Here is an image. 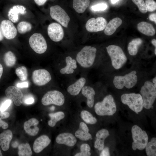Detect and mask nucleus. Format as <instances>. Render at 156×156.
Wrapping results in <instances>:
<instances>
[{
  "label": "nucleus",
  "mask_w": 156,
  "mask_h": 156,
  "mask_svg": "<svg viewBox=\"0 0 156 156\" xmlns=\"http://www.w3.org/2000/svg\"><path fill=\"white\" fill-rule=\"evenodd\" d=\"M96 51L95 47L91 46H85L77 54V61L83 68L90 67L94 62Z\"/></svg>",
  "instance_id": "f257e3e1"
},
{
  "label": "nucleus",
  "mask_w": 156,
  "mask_h": 156,
  "mask_svg": "<svg viewBox=\"0 0 156 156\" xmlns=\"http://www.w3.org/2000/svg\"><path fill=\"white\" fill-rule=\"evenodd\" d=\"M94 109L96 114L100 116L112 115L116 111L114 99L110 94L105 96L101 101L96 103Z\"/></svg>",
  "instance_id": "f03ea898"
},
{
  "label": "nucleus",
  "mask_w": 156,
  "mask_h": 156,
  "mask_svg": "<svg viewBox=\"0 0 156 156\" xmlns=\"http://www.w3.org/2000/svg\"><path fill=\"white\" fill-rule=\"evenodd\" d=\"M106 49L111 59L113 66L116 69L121 68L127 60L121 48L117 45H110L106 47Z\"/></svg>",
  "instance_id": "7ed1b4c3"
},
{
  "label": "nucleus",
  "mask_w": 156,
  "mask_h": 156,
  "mask_svg": "<svg viewBox=\"0 0 156 156\" xmlns=\"http://www.w3.org/2000/svg\"><path fill=\"white\" fill-rule=\"evenodd\" d=\"M156 88L151 82L146 81L142 86L140 93L142 97L144 107L146 109L153 108L156 98Z\"/></svg>",
  "instance_id": "20e7f679"
},
{
  "label": "nucleus",
  "mask_w": 156,
  "mask_h": 156,
  "mask_svg": "<svg viewBox=\"0 0 156 156\" xmlns=\"http://www.w3.org/2000/svg\"><path fill=\"white\" fill-rule=\"evenodd\" d=\"M133 142L132 148L133 150L144 149L148 142V136L146 132L137 125L133 126L131 129Z\"/></svg>",
  "instance_id": "39448f33"
},
{
  "label": "nucleus",
  "mask_w": 156,
  "mask_h": 156,
  "mask_svg": "<svg viewBox=\"0 0 156 156\" xmlns=\"http://www.w3.org/2000/svg\"><path fill=\"white\" fill-rule=\"evenodd\" d=\"M121 99L122 103L127 105L136 114L141 112L143 108L142 97L139 94L134 93L125 94L121 95Z\"/></svg>",
  "instance_id": "423d86ee"
},
{
  "label": "nucleus",
  "mask_w": 156,
  "mask_h": 156,
  "mask_svg": "<svg viewBox=\"0 0 156 156\" xmlns=\"http://www.w3.org/2000/svg\"><path fill=\"white\" fill-rule=\"evenodd\" d=\"M136 73L135 71L133 70L124 76H115L113 81L114 86L118 89H122L124 87L128 89L133 88L138 81Z\"/></svg>",
  "instance_id": "0eeeda50"
},
{
  "label": "nucleus",
  "mask_w": 156,
  "mask_h": 156,
  "mask_svg": "<svg viewBox=\"0 0 156 156\" xmlns=\"http://www.w3.org/2000/svg\"><path fill=\"white\" fill-rule=\"evenodd\" d=\"M65 97L63 94L57 90L49 91L43 96L42 100V104L47 106L51 104L61 106L64 103Z\"/></svg>",
  "instance_id": "6e6552de"
},
{
  "label": "nucleus",
  "mask_w": 156,
  "mask_h": 156,
  "mask_svg": "<svg viewBox=\"0 0 156 156\" xmlns=\"http://www.w3.org/2000/svg\"><path fill=\"white\" fill-rule=\"evenodd\" d=\"M29 41L30 47L36 53L41 54L46 51L47 47V43L41 34H34L30 37Z\"/></svg>",
  "instance_id": "1a4fd4ad"
},
{
  "label": "nucleus",
  "mask_w": 156,
  "mask_h": 156,
  "mask_svg": "<svg viewBox=\"0 0 156 156\" xmlns=\"http://www.w3.org/2000/svg\"><path fill=\"white\" fill-rule=\"evenodd\" d=\"M50 9L51 18L63 27H67L70 18L66 12L58 5L52 6Z\"/></svg>",
  "instance_id": "9d476101"
},
{
  "label": "nucleus",
  "mask_w": 156,
  "mask_h": 156,
  "mask_svg": "<svg viewBox=\"0 0 156 156\" xmlns=\"http://www.w3.org/2000/svg\"><path fill=\"white\" fill-rule=\"evenodd\" d=\"M32 78L33 82L38 86H44L51 79L50 73L46 69H39L34 70L32 73Z\"/></svg>",
  "instance_id": "9b49d317"
},
{
  "label": "nucleus",
  "mask_w": 156,
  "mask_h": 156,
  "mask_svg": "<svg viewBox=\"0 0 156 156\" xmlns=\"http://www.w3.org/2000/svg\"><path fill=\"white\" fill-rule=\"evenodd\" d=\"M106 20L102 17L95 18H92L86 22L85 27L87 31L90 32H97L104 30L107 25Z\"/></svg>",
  "instance_id": "f8f14e48"
},
{
  "label": "nucleus",
  "mask_w": 156,
  "mask_h": 156,
  "mask_svg": "<svg viewBox=\"0 0 156 156\" xmlns=\"http://www.w3.org/2000/svg\"><path fill=\"white\" fill-rule=\"evenodd\" d=\"M47 32L49 38L54 42L60 41L64 37V30L61 25L57 23L50 24L47 28Z\"/></svg>",
  "instance_id": "ddd939ff"
},
{
  "label": "nucleus",
  "mask_w": 156,
  "mask_h": 156,
  "mask_svg": "<svg viewBox=\"0 0 156 156\" xmlns=\"http://www.w3.org/2000/svg\"><path fill=\"white\" fill-rule=\"evenodd\" d=\"M1 29L3 36L7 39L14 38L17 34V29L13 23L10 20H4L1 24Z\"/></svg>",
  "instance_id": "4468645a"
},
{
  "label": "nucleus",
  "mask_w": 156,
  "mask_h": 156,
  "mask_svg": "<svg viewBox=\"0 0 156 156\" xmlns=\"http://www.w3.org/2000/svg\"><path fill=\"white\" fill-rule=\"evenodd\" d=\"M5 93L8 97L13 101L16 105L19 106L21 105L23 94L18 88L14 86H9L5 90Z\"/></svg>",
  "instance_id": "2eb2a0df"
},
{
  "label": "nucleus",
  "mask_w": 156,
  "mask_h": 156,
  "mask_svg": "<svg viewBox=\"0 0 156 156\" xmlns=\"http://www.w3.org/2000/svg\"><path fill=\"white\" fill-rule=\"evenodd\" d=\"M55 141L58 144H64L69 147L74 146L77 142L75 135L68 132L62 133L59 134L57 136Z\"/></svg>",
  "instance_id": "dca6fc26"
},
{
  "label": "nucleus",
  "mask_w": 156,
  "mask_h": 156,
  "mask_svg": "<svg viewBox=\"0 0 156 156\" xmlns=\"http://www.w3.org/2000/svg\"><path fill=\"white\" fill-rule=\"evenodd\" d=\"M51 140L46 135H42L37 138L35 140L33 146L34 152L38 153L41 152L50 144Z\"/></svg>",
  "instance_id": "f3484780"
},
{
  "label": "nucleus",
  "mask_w": 156,
  "mask_h": 156,
  "mask_svg": "<svg viewBox=\"0 0 156 156\" xmlns=\"http://www.w3.org/2000/svg\"><path fill=\"white\" fill-rule=\"evenodd\" d=\"M27 12L26 8L23 5H16L13 6L9 10L8 16L9 19L12 22L16 23L19 20V15H24Z\"/></svg>",
  "instance_id": "a211bd4d"
},
{
  "label": "nucleus",
  "mask_w": 156,
  "mask_h": 156,
  "mask_svg": "<svg viewBox=\"0 0 156 156\" xmlns=\"http://www.w3.org/2000/svg\"><path fill=\"white\" fill-rule=\"evenodd\" d=\"M39 123V121L36 119L34 118H30L24 123V130L29 135L35 136L39 131V128L37 126Z\"/></svg>",
  "instance_id": "6ab92c4d"
},
{
  "label": "nucleus",
  "mask_w": 156,
  "mask_h": 156,
  "mask_svg": "<svg viewBox=\"0 0 156 156\" xmlns=\"http://www.w3.org/2000/svg\"><path fill=\"white\" fill-rule=\"evenodd\" d=\"M89 128L84 122H81L79 124V129L75 131V135L76 138L82 141H87L92 139V136L89 133Z\"/></svg>",
  "instance_id": "aec40b11"
},
{
  "label": "nucleus",
  "mask_w": 156,
  "mask_h": 156,
  "mask_svg": "<svg viewBox=\"0 0 156 156\" xmlns=\"http://www.w3.org/2000/svg\"><path fill=\"white\" fill-rule=\"evenodd\" d=\"M109 135V131L105 129H102L96 134V140L94 146L99 151H102L104 147L105 140Z\"/></svg>",
  "instance_id": "412c9836"
},
{
  "label": "nucleus",
  "mask_w": 156,
  "mask_h": 156,
  "mask_svg": "<svg viewBox=\"0 0 156 156\" xmlns=\"http://www.w3.org/2000/svg\"><path fill=\"white\" fill-rule=\"evenodd\" d=\"M86 81V79L84 77L80 78L68 87L67 89V92L72 96L78 95L84 86Z\"/></svg>",
  "instance_id": "4be33fe9"
},
{
  "label": "nucleus",
  "mask_w": 156,
  "mask_h": 156,
  "mask_svg": "<svg viewBox=\"0 0 156 156\" xmlns=\"http://www.w3.org/2000/svg\"><path fill=\"white\" fill-rule=\"evenodd\" d=\"M82 94L86 98V103L90 108L92 107L94 105V96L95 92L92 87L89 86H84L81 90Z\"/></svg>",
  "instance_id": "5701e85b"
},
{
  "label": "nucleus",
  "mask_w": 156,
  "mask_h": 156,
  "mask_svg": "<svg viewBox=\"0 0 156 156\" xmlns=\"http://www.w3.org/2000/svg\"><path fill=\"white\" fill-rule=\"evenodd\" d=\"M12 138V131L9 129L5 131L0 134V145L3 150H8Z\"/></svg>",
  "instance_id": "b1692460"
},
{
  "label": "nucleus",
  "mask_w": 156,
  "mask_h": 156,
  "mask_svg": "<svg viewBox=\"0 0 156 156\" xmlns=\"http://www.w3.org/2000/svg\"><path fill=\"white\" fill-rule=\"evenodd\" d=\"M122 23V20L119 18L116 17L112 19L107 24L105 29L104 33L108 36L112 35Z\"/></svg>",
  "instance_id": "393cba45"
},
{
  "label": "nucleus",
  "mask_w": 156,
  "mask_h": 156,
  "mask_svg": "<svg viewBox=\"0 0 156 156\" xmlns=\"http://www.w3.org/2000/svg\"><path fill=\"white\" fill-rule=\"evenodd\" d=\"M66 65L65 67L62 68L60 72L62 74H70L73 73L74 71V69H76L77 67L76 60L73 59L70 56H68L65 58Z\"/></svg>",
  "instance_id": "a878e982"
},
{
  "label": "nucleus",
  "mask_w": 156,
  "mask_h": 156,
  "mask_svg": "<svg viewBox=\"0 0 156 156\" xmlns=\"http://www.w3.org/2000/svg\"><path fill=\"white\" fill-rule=\"evenodd\" d=\"M138 30L142 34L149 36H153L155 34V29L151 24L145 21H142L137 25Z\"/></svg>",
  "instance_id": "bb28decb"
},
{
  "label": "nucleus",
  "mask_w": 156,
  "mask_h": 156,
  "mask_svg": "<svg viewBox=\"0 0 156 156\" xmlns=\"http://www.w3.org/2000/svg\"><path fill=\"white\" fill-rule=\"evenodd\" d=\"M90 0H73V7L78 13H83L89 6Z\"/></svg>",
  "instance_id": "cd10ccee"
},
{
  "label": "nucleus",
  "mask_w": 156,
  "mask_h": 156,
  "mask_svg": "<svg viewBox=\"0 0 156 156\" xmlns=\"http://www.w3.org/2000/svg\"><path fill=\"white\" fill-rule=\"evenodd\" d=\"M142 40L140 38H137L132 40L129 44L128 50L129 54L134 56L137 54L139 47L142 43Z\"/></svg>",
  "instance_id": "c85d7f7f"
},
{
  "label": "nucleus",
  "mask_w": 156,
  "mask_h": 156,
  "mask_svg": "<svg viewBox=\"0 0 156 156\" xmlns=\"http://www.w3.org/2000/svg\"><path fill=\"white\" fill-rule=\"evenodd\" d=\"M50 119L48 121V124L51 127L55 126L57 122L63 119L65 117V114L62 111H59L54 113L49 114Z\"/></svg>",
  "instance_id": "c756f323"
},
{
  "label": "nucleus",
  "mask_w": 156,
  "mask_h": 156,
  "mask_svg": "<svg viewBox=\"0 0 156 156\" xmlns=\"http://www.w3.org/2000/svg\"><path fill=\"white\" fill-rule=\"evenodd\" d=\"M81 118L86 123L94 124L97 122V119L89 112L86 110L82 111L80 113Z\"/></svg>",
  "instance_id": "7c9ffc66"
},
{
  "label": "nucleus",
  "mask_w": 156,
  "mask_h": 156,
  "mask_svg": "<svg viewBox=\"0 0 156 156\" xmlns=\"http://www.w3.org/2000/svg\"><path fill=\"white\" fill-rule=\"evenodd\" d=\"M19 156H31L32 155L30 146L28 143L21 144L18 147Z\"/></svg>",
  "instance_id": "2f4dec72"
},
{
  "label": "nucleus",
  "mask_w": 156,
  "mask_h": 156,
  "mask_svg": "<svg viewBox=\"0 0 156 156\" xmlns=\"http://www.w3.org/2000/svg\"><path fill=\"white\" fill-rule=\"evenodd\" d=\"M146 154L148 156L156 155V138H152L150 142H148L145 148Z\"/></svg>",
  "instance_id": "473e14b6"
},
{
  "label": "nucleus",
  "mask_w": 156,
  "mask_h": 156,
  "mask_svg": "<svg viewBox=\"0 0 156 156\" xmlns=\"http://www.w3.org/2000/svg\"><path fill=\"white\" fill-rule=\"evenodd\" d=\"M4 61L7 66L12 67L15 64L16 61V58L13 52L9 51L4 54Z\"/></svg>",
  "instance_id": "72a5a7b5"
},
{
  "label": "nucleus",
  "mask_w": 156,
  "mask_h": 156,
  "mask_svg": "<svg viewBox=\"0 0 156 156\" xmlns=\"http://www.w3.org/2000/svg\"><path fill=\"white\" fill-rule=\"evenodd\" d=\"M17 28L20 34H24L30 31L31 29L32 26L30 23L23 21L18 23Z\"/></svg>",
  "instance_id": "f704fd0d"
},
{
  "label": "nucleus",
  "mask_w": 156,
  "mask_h": 156,
  "mask_svg": "<svg viewBox=\"0 0 156 156\" xmlns=\"http://www.w3.org/2000/svg\"><path fill=\"white\" fill-rule=\"evenodd\" d=\"M15 73L19 79L22 81L27 80L28 76L27 68L24 66L19 67L16 69Z\"/></svg>",
  "instance_id": "c9c22d12"
},
{
  "label": "nucleus",
  "mask_w": 156,
  "mask_h": 156,
  "mask_svg": "<svg viewBox=\"0 0 156 156\" xmlns=\"http://www.w3.org/2000/svg\"><path fill=\"white\" fill-rule=\"evenodd\" d=\"M80 152L75 154V156H90L91 153L90 152L91 148L87 144H82L80 148Z\"/></svg>",
  "instance_id": "e433bc0d"
},
{
  "label": "nucleus",
  "mask_w": 156,
  "mask_h": 156,
  "mask_svg": "<svg viewBox=\"0 0 156 156\" xmlns=\"http://www.w3.org/2000/svg\"><path fill=\"white\" fill-rule=\"evenodd\" d=\"M133 2L138 7L140 11L145 14L147 11V8L143 0H132Z\"/></svg>",
  "instance_id": "4c0bfd02"
},
{
  "label": "nucleus",
  "mask_w": 156,
  "mask_h": 156,
  "mask_svg": "<svg viewBox=\"0 0 156 156\" xmlns=\"http://www.w3.org/2000/svg\"><path fill=\"white\" fill-rule=\"evenodd\" d=\"M145 3L147 11L152 12L156 10V3L153 0H145Z\"/></svg>",
  "instance_id": "58836bf2"
},
{
  "label": "nucleus",
  "mask_w": 156,
  "mask_h": 156,
  "mask_svg": "<svg viewBox=\"0 0 156 156\" xmlns=\"http://www.w3.org/2000/svg\"><path fill=\"white\" fill-rule=\"evenodd\" d=\"M107 5L105 3H100L94 5L91 7V9L94 11H102L105 10L107 8Z\"/></svg>",
  "instance_id": "ea45409f"
},
{
  "label": "nucleus",
  "mask_w": 156,
  "mask_h": 156,
  "mask_svg": "<svg viewBox=\"0 0 156 156\" xmlns=\"http://www.w3.org/2000/svg\"><path fill=\"white\" fill-rule=\"evenodd\" d=\"M12 103L11 100L8 99L5 101L1 105L0 111L1 112L4 111L10 106Z\"/></svg>",
  "instance_id": "a19ab883"
},
{
  "label": "nucleus",
  "mask_w": 156,
  "mask_h": 156,
  "mask_svg": "<svg viewBox=\"0 0 156 156\" xmlns=\"http://www.w3.org/2000/svg\"><path fill=\"white\" fill-rule=\"evenodd\" d=\"M109 150L107 147H104L100 154V156H110Z\"/></svg>",
  "instance_id": "79ce46f5"
},
{
  "label": "nucleus",
  "mask_w": 156,
  "mask_h": 156,
  "mask_svg": "<svg viewBox=\"0 0 156 156\" xmlns=\"http://www.w3.org/2000/svg\"><path fill=\"white\" fill-rule=\"evenodd\" d=\"M16 86L18 88H28L29 86V83L27 81H25L20 83H18Z\"/></svg>",
  "instance_id": "37998d69"
},
{
  "label": "nucleus",
  "mask_w": 156,
  "mask_h": 156,
  "mask_svg": "<svg viewBox=\"0 0 156 156\" xmlns=\"http://www.w3.org/2000/svg\"><path fill=\"white\" fill-rule=\"evenodd\" d=\"M34 99L31 96L27 97L24 101V103L27 105L32 104L34 103Z\"/></svg>",
  "instance_id": "c03bdc74"
},
{
  "label": "nucleus",
  "mask_w": 156,
  "mask_h": 156,
  "mask_svg": "<svg viewBox=\"0 0 156 156\" xmlns=\"http://www.w3.org/2000/svg\"><path fill=\"white\" fill-rule=\"evenodd\" d=\"M1 118V119H5L8 118L10 116V114L6 112H1L0 113Z\"/></svg>",
  "instance_id": "a18cd8bd"
},
{
  "label": "nucleus",
  "mask_w": 156,
  "mask_h": 156,
  "mask_svg": "<svg viewBox=\"0 0 156 156\" xmlns=\"http://www.w3.org/2000/svg\"><path fill=\"white\" fill-rule=\"evenodd\" d=\"M8 124L2 120L0 118V127H1L3 129H6L8 127Z\"/></svg>",
  "instance_id": "49530a36"
},
{
  "label": "nucleus",
  "mask_w": 156,
  "mask_h": 156,
  "mask_svg": "<svg viewBox=\"0 0 156 156\" xmlns=\"http://www.w3.org/2000/svg\"><path fill=\"white\" fill-rule=\"evenodd\" d=\"M148 18L150 20L154 22L156 24V13H153L150 14Z\"/></svg>",
  "instance_id": "de8ad7c7"
},
{
  "label": "nucleus",
  "mask_w": 156,
  "mask_h": 156,
  "mask_svg": "<svg viewBox=\"0 0 156 156\" xmlns=\"http://www.w3.org/2000/svg\"><path fill=\"white\" fill-rule=\"evenodd\" d=\"M47 0H34L35 3L39 6L43 5Z\"/></svg>",
  "instance_id": "09e8293b"
},
{
  "label": "nucleus",
  "mask_w": 156,
  "mask_h": 156,
  "mask_svg": "<svg viewBox=\"0 0 156 156\" xmlns=\"http://www.w3.org/2000/svg\"><path fill=\"white\" fill-rule=\"evenodd\" d=\"M3 71V68L2 65L0 63V79L2 76Z\"/></svg>",
  "instance_id": "8fccbe9b"
},
{
  "label": "nucleus",
  "mask_w": 156,
  "mask_h": 156,
  "mask_svg": "<svg viewBox=\"0 0 156 156\" xmlns=\"http://www.w3.org/2000/svg\"><path fill=\"white\" fill-rule=\"evenodd\" d=\"M18 143L17 142H14L12 144V146L13 148L17 147L18 145Z\"/></svg>",
  "instance_id": "3c124183"
},
{
  "label": "nucleus",
  "mask_w": 156,
  "mask_h": 156,
  "mask_svg": "<svg viewBox=\"0 0 156 156\" xmlns=\"http://www.w3.org/2000/svg\"><path fill=\"white\" fill-rule=\"evenodd\" d=\"M3 36L2 33L1 27H0V41L3 40Z\"/></svg>",
  "instance_id": "603ef678"
},
{
  "label": "nucleus",
  "mask_w": 156,
  "mask_h": 156,
  "mask_svg": "<svg viewBox=\"0 0 156 156\" xmlns=\"http://www.w3.org/2000/svg\"><path fill=\"white\" fill-rule=\"evenodd\" d=\"M152 44L156 47V40L154 39L151 41Z\"/></svg>",
  "instance_id": "864d4df0"
},
{
  "label": "nucleus",
  "mask_w": 156,
  "mask_h": 156,
  "mask_svg": "<svg viewBox=\"0 0 156 156\" xmlns=\"http://www.w3.org/2000/svg\"><path fill=\"white\" fill-rule=\"evenodd\" d=\"M153 84L154 86L156 88V77H155L153 80Z\"/></svg>",
  "instance_id": "5fc2aeb1"
},
{
  "label": "nucleus",
  "mask_w": 156,
  "mask_h": 156,
  "mask_svg": "<svg viewBox=\"0 0 156 156\" xmlns=\"http://www.w3.org/2000/svg\"><path fill=\"white\" fill-rule=\"evenodd\" d=\"M119 0H111V2L112 4H114L117 2Z\"/></svg>",
  "instance_id": "6e6d98bb"
},
{
  "label": "nucleus",
  "mask_w": 156,
  "mask_h": 156,
  "mask_svg": "<svg viewBox=\"0 0 156 156\" xmlns=\"http://www.w3.org/2000/svg\"><path fill=\"white\" fill-rule=\"evenodd\" d=\"M3 155H2V154L1 153V150L0 149V156H2Z\"/></svg>",
  "instance_id": "4d7b16f0"
},
{
  "label": "nucleus",
  "mask_w": 156,
  "mask_h": 156,
  "mask_svg": "<svg viewBox=\"0 0 156 156\" xmlns=\"http://www.w3.org/2000/svg\"><path fill=\"white\" fill-rule=\"evenodd\" d=\"M154 52H155V55H156V47L155 48V49Z\"/></svg>",
  "instance_id": "13d9d810"
}]
</instances>
